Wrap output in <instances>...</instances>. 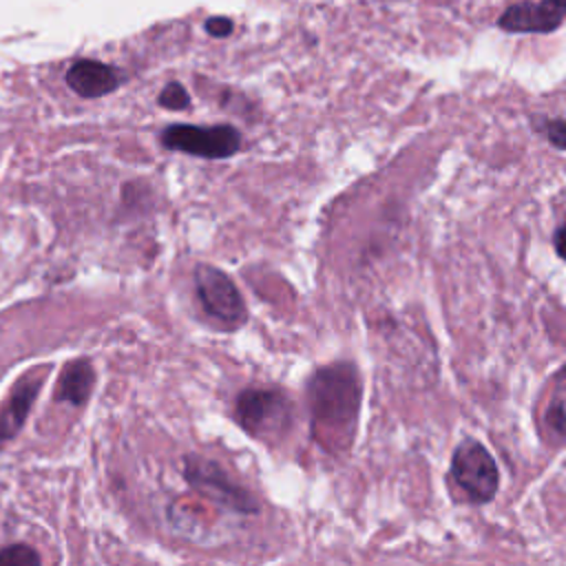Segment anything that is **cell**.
<instances>
[{
	"label": "cell",
	"instance_id": "cell-12",
	"mask_svg": "<svg viewBox=\"0 0 566 566\" xmlns=\"http://www.w3.org/2000/svg\"><path fill=\"white\" fill-rule=\"evenodd\" d=\"M157 104L168 111H184L190 106V95L179 82H168L157 95Z\"/></svg>",
	"mask_w": 566,
	"mask_h": 566
},
{
	"label": "cell",
	"instance_id": "cell-16",
	"mask_svg": "<svg viewBox=\"0 0 566 566\" xmlns=\"http://www.w3.org/2000/svg\"><path fill=\"white\" fill-rule=\"evenodd\" d=\"M553 245H555V252L566 261V223H562V226L555 230Z\"/></svg>",
	"mask_w": 566,
	"mask_h": 566
},
{
	"label": "cell",
	"instance_id": "cell-1",
	"mask_svg": "<svg viewBox=\"0 0 566 566\" xmlns=\"http://www.w3.org/2000/svg\"><path fill=\"white\" fill-rule=\"evenodd\" d=\"M305 398L316 442L334 455L345 453L352 447L363 400L356 367L349 363L318 367L307 380Z\"/></svg>",
	"mask_w": 566,
	"mask_h": 566
},
{
	"label": "cell",
	"instance_id": "cell-8",
	"mask_svg": "<svg viewBox=\"0 0 566 566\" xmlns=\"http://www.w3.org/2000/svg\"><path fill=\"white\" fill-rule=\"evenodd\" d=\"M566 18V0L520 2L504 9L497 27L509 33H551Z\"/></svg>",
	"mask_w": 566,
	"mask_h": 566
},
{
	"label": "cell",
	"instance_id": "cell-3",
	"mask_svg": "<svg viewBox=\"0 0 566 566\" xmlns=\"http://www.w3.org/2000/svg\"><path fill=\"white\" fill-rule=\"evenodd\" d=\"M184 478L197 493L217 502L223 509H230L232 513H241V515L259 513V502L254 500V495L245 486L234 482L226 473V469L210 458L188 453L184 458Z\"/></svg>",
	"mask_w": 566,
	"mask_h": 566
},
{
	"label": "cell",
	"instance_id": "cell-5",
	"mask_svg": "<svg viewBox=\"0 0 566 566\" xmlns=\"http://www.w3.org/2000/svg\"><path fill=\"white\" fill-rule=\"evenodd\" d=\"M195 292L203 312L223 329H237L245 323V301L223 270L210 263H199L195 268Z\"/></svg>",
	"mask_w": 566,
	"mask_h": 566
},
{
	"label": "cell",
	"instance_id": "cell-7",
	"mask_svg": "<svg viewBox=\"0 0 566 566\" xmlns=\"http://www.w3.org/2000/svg\"><path fill=\"white\" fill-rule=\"evenodd\" d=\"M46 371H49V367L24 371L11 387L9 396L2 400V405H0V447L11 442L20 433V429H22L24 420L29 418L31 407L46 380Z\"/></svg>",
	"mask_w": 566,
	"mask_h": 566
},
{
	"label": "cell",
	"instance_id": "cell-13",
	"mask_svg": "<svg viewBox=\"0 0 566 566\" xmlns=\"http://www.w3.org/2000/svg\"><path fill=\"white\" fill-rule=\"evenodd\" d=\"M539 126H542L546 139L555 148H562V150L566 148V119H562V117H544Z\"/></svg>",
	"mask_w": 566,
	"mask_h": 566
},
{
	"label": "cell",
	"instance_id": "cell-14",
	"mask_svg": "<svg viewBox=\"0 0 566 566\" xmlns=\"http://www.w3.org/2000/svg\"><path fill=\"white\" fill-rule=\"evenodd\" d=\"M546 422H548V427H551L559 438L566 440V409H564V402H562V400H555V402L548 407V411H546Z\"/></svg>",
	"mask_w": 566,
	"mask_h": 566
},
{
	"label": "cell",
	"instance_id": "cell-17",
	"mask_svg": "<svg viewBox=\"0 0 566 566\" xmlns=\"http://www.w3.org/2000/svg\"><path fill=\"white\" fill-rule=\"evenodd\" d=\"M559 376H562V378H564V380H566V365H564V367H562V371H559Z\"/></svg>",
	"mask_w": 566,
	"mask_h": 566
},
{
	"label": "cell",
	"instance_id": "cell-9",
	"mask_svg": "<svg viewBox=\"0 0 566 566\" xmlns=\"http://www.w3.org/2000/svg\"><path fill=\"white\" fill-rule=\"evenodd\" d=\"M66 84L75 95L95 99L113 93L122 84V77L111 64L97 60H77L66 71Z\"/></svg>",
	"mask_w": 566,
	"mask_h": 566
},
{
	"label": "cell",
	"instance_id": "cell-2",
	"mask_svg": "<svg viewBox=\"0 0 566 566\" xmlns=\"http://www.w3.org/2000/svg\"><path fill=\"white\" fill-rule=\"evenodd\" d=\"M292 400L279 387H245L234 400V418L243 431L274 442L292 424Z\"/></svg>",
	"mask_w": 566,
	"mask_h": 566
},
{
	"label": "cell",
	"instance_id": "cell-4",
	"mask_svg": "<svg viewBox=\"0 0 566 566\" xmlns=\"http://www.w3.org/2000/svg\"><path fill=\"white\" fill-rule=\"evenodd\" d=\"M451 478L473 504H486L500 489V471L491 451L475 438H464L451 453Z\"/></svg>",
	"mask_w": 566,
	"mask_h": 566
},
{
	"label": "cell",
	"instance_id": "cell-15",
	"mask_svg": "<svg viewBox=\"0 0 566 566\" xmlns=\"http://www.w3.org/2000/svg\"><path fill=\"white\" fill-rule=\"evenodd\" d=\"M203 27H206V31H208L212 38H226V35H230L232 29H234L232 20L226 18V15H212V18L206 20Z\"/></svg>",
	"mask_w": 566,
	"mask_h": 566
},
{
	"label": "cell",
	"instance_id": "cell-6",
	"mask_svg": "<svg viewBox=\"0 0 566 566\" xmlns=\"http://www.w3.org/2000/svg\"><path fill=\"white\" fill-rule=\"evenodd\" d=\"M159 142L166 150H177L203 159H228L241 148V133L230 124L195 126L170 124L161 130Z\"/></svg>",
	"mask_w": 566,
	"mask_h": 566
},
{
	"label": "cell",
	"instance_id": "cell-11",
	"mask_svg": "<svg viewBox=\"0 0 566 566\" xmlns=\"http://www.w3.org/2000/svg\"><path fill=\"white\" fill-rule=\"evenodd\" d=\"M40 562L38 551L27 544H9L0 548V566H38Z\"/></svg>",
	"mask_w": 566,
	"mask_h": 566
},
{
	"label": "cell",
	"instance_id": "cell-10",
	"mask_svg": "<svg viewBox=\"0 0 566 566\" xmlns=\"http://www.w3.org/2000/svg\"><path fill=\"white\" fill-rule=\"evenodd\" d=\"M95 367L88 358H73L64 365L57 387H55V402H69L73 407H84L95 387Z\"/></svg>",
	"mask_w": 566,
	"mask_h": 566
}]
</instances>
